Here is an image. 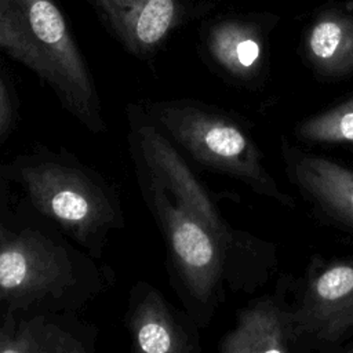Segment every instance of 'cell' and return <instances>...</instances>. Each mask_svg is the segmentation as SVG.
I'll return each mask as SVG.
<instances>
[{"mask_svg":"<svg viewBox=\"0 0 353 353\" xmlns=\"http://www.w3.org/2000/svg\"><path fill=\"white\" fill-rule=\"evenodd\" d=\"M110 276L52 229L0 219V313H72L99 295Z\"/></svg>","mask_w":353,"mask_h":353,"instance_id":"1","label":"cell"},{"mask_svg":"<svg viewBox=\"0 0 353 353\" xmlns=\"http://www.w3.org/2000/svg\"><path fill=\"white\" fill-rule=\"evenodd\" d=\"M0 50L43 79L91 132L105 130L95 85L54 0H0Z\"/></svg>","mask_w":353,"mask_h":353,"instance_id":"2","label":"cell"},{"mask_svg":"<svg viewBox=\"0 0 353 353\" xmlns=\"http://www.w3.org/2000/svg\"><path fill=\"white\" fill-rule=\"evenodd\" d=\"M30 207L99 256L108 234L124 226L119 197L92 170L58 154L19 156L0 167Z\"/></svg>","mask_w":353,"mask_h":353,"instance_id":"3","label":"cell"},{"mask_svg":"<svg viewBox=\"0 0 353 353\" xmlns=\"http://www.w3.org/2000/svg\"><path fill=\"white\" fill-rule=\"evenodd\" d=\"M148 109L150 120L203 165L291 204L266 170L255 142L226 114L189 101H160Z\"/></svg>","mask_w":353,"mask_h":353,"instance_id":"4","label":"cell"},{"mask_svg":"<svg viewBox=\"0 0 353 353\" xmlns=\"http://www.w3.org/2000/svg\"><path fill=\"white\" fill-rule=\"evenodd\" d=\"M135 165L142 194L163 232L172 272L185 296L193 307L210 309L225 274V245L141 164Z\"/></svg>","mask_w":353,"mask_h":353,"instance_id":"5","label":"cell"},{"mask_svg":"<svg viewBox=\"0 0 353 353\" xmlns=\"http://www.w3.org/2000/svg\"><path fill=\"white\" fill-rule=\"evenodd\" d=\"M292 310L303 339L339 343L353 335V256L314 266Z\"/></svg>","mask_w":353,"mask_h":353,"instance_id":"6","label":"cell"},{"mask_svg":"<svg viewBox=\"0 0 353 353\" xmlns=\"http://www.w3.org/2000/svg\"><path fill=\"white\" fill-rule=\"evenodd\" d=\"M277 21L279 17L270 12H251L212 23L205 39L210 57L232 77H256L265 69L269 36Z\"/></svg>","mask_w":353,"mask_h":353,"instance_id":"7","label":"cell"},{"mask_svg":"<svg viewBox=\"0 0 353 353\" xmlns=\"http://www.w3.org/2000/svg\"><path fill=\"white\" fill-rule=\"evenodd\" d=\"M303 339L292 306L262 296L244 307L237 324L221 341L222 353H288Z\"/></svg>","mask_w":353,"mask_h":353,"instance_id":"8","label":"cell"},{"mask_svg":"<svg viewBox=\"0 0 353 353\" xmlns=\"http://www.w3.org/2000/svg\"><path fill=\"white\" fill-rule=\"evenodd\" d=\"M284 157L299 190L327 216L353 230V170L295 148H287Z\"/></svg>","mask_w":353,"mask_h":353,"instance_id":"9","label":"cell"},{"mask_svg":"<svg viewBox=\"0 0 353 353\" xmlns=\"http://www.w3.org/2000/svg\"><path fill=\"white\" fill-rule=\"evenodd\" d=\"M128 327L134 345L146 353H190L197 339L181 314L152 285L139 283L132 288Z\"/></svg>","mask_w":353,"mask_h":353,"instance_id":"10","label":"cell"},{"mask_svg":"<svg viewBox=\"0 0 353 353\" xmlns=\"http://www.w3.org/2000/svg\"><path fill=\"white\" fill-rule=\"evenodd\" d=\"M302 51L321 77L353 74V1H334L319 8L305 28Z\"/></svg>","mask_w":353,"mask_h":353,"instance_id":"11","label":"cell"},{"mask_svg":"<svg viewBox=\"0 0 353 353\" xmlns=\"http://www.w3.org/2000/svg\"><path fill=\"white\" fill-rule=\"evenodd\" d=\"M124 46L149 54L181 17L178 0H91Z\"/></svg>","mask_w":353,"mask_h":353,"instance_id":"12","label":"cell"},{"mask_svg":"<svg viewBox=\"0 0 353 353\" xmlns=\"http://www.w3.org/2000/svg\"><path fill=\"white\" fill-rule=\"evenodd\" d=\"M83 331L63 314L40 312L0 313V353H87Z\"/></svg>","mask_w":353,"mask_h":353,"instance_id":"13","label":"cell"},{"mask_svg":"<svg viewBox=\"0 0 353 353\" xmlns=\"http://www.w3.org/2000/svg\"><path fill=\"white\" fill-rule=\"evenodd\" d=\"M295 135L307 143H353V97L324 112L305 119Z\"/></svg>","mask_w":353,"mask_h":353,"instance_id":"14","label":"cell"},{"mask_svg":"<svg viewBox=\"0 0 353 353\" xmlns=\"http://www.w3.org/2000/svg\"><path fill=\"white\" fill-rule=\"evenodd\" d=\"M12 123V108L8 91L3 79L0 77V139L8 132Z\"/></svg>","mask_w":353,"mask_h":353,"instance_id":"15","label":"cell"},{"mask_svg":"<svg viewBox=\"0 0 353 353\" xmlns=\"http://www.w3.org/2000/svg\"><path fill=\"white\" fill-rule=\"evenodd\" d=\"M7 181V178L3 175L1 170H0V199L4 196V193L7 192V185H4V182Z\"/></svg>","mask_w":353,"mask_h":353,"instance_id":"16","label":"cell"},{"mask_svg":"<svg viewBox=\"0 0 353 353\" xmlns=\"http://www.w3.org/2000/svg\"><path fill=\"white\" fill-rule=\"evenodd\" d=\"M347 350H349V352H353V345H352L350 347H347Z\"/></svg>","mask_w":353,"mask_h":353,"instance_id":"17","label":"cell"}]
</instances>
